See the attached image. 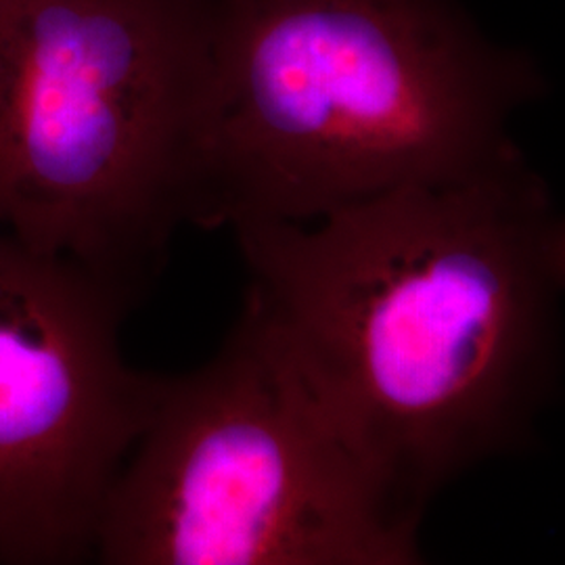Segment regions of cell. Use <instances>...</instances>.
<instances>
[{
	"mask_svg": "<svg viewBox=\"0 0 565 565\" xmlns=\"http://www.w3.org/2000/svg\"><path fill=\"white\" fill-rule=\"evenodd\" d=\"M231 231L243 312L408 515L536 445L564 375L565 221L527 160Z\"/></svg>",
	"mask_w": 565,
	"mask_h": 565,
	"instance_id": "cell-1",
	"label": "cell"
},
{
	"mask_svg": "<svg viewBox=\"0 0 565 565\" xmlns=\"http://www.w3.org/2000/svg\"><path fill=\"white\" fill-rule=\"evenodd\" d=\"M541 61L463 0H216L207 228L312 223L524 162Z\"/></svg>",
	"mask_w": 565,
	"mask_h": 565,
	"instance_id": "cell-2",
	"label": "cell"
},
{
	"mask_svg": "<svg viewBox=\"0 0 565 565\" xmlns=\"http://www.w3.org/2000/svg\"><path fill=\"white\" fill-rule=\"evenodd\" d=\"M216 0H0V231L132 302L207 228Z\"/></svg>",
	"mask_w": 565,
	"mask_h": 565,
	"instance_id": "cell-3",
	"label": "cell"
},
{
	"mask_svg": "<svg viewBox=\"0 0 565 565\" xmlns=\"http://www.w3.org/2000/svg\"><path fill=\"white\" fill-rule=\"evenodd\" d=\"M394 503L242 310L202 366L163 375L109 490L105 565H415Z\"/></svg>",
	"mask_w": 565,
	"mask_h": 565,
	"instance_id": "cell-4",
	"label": "cell"
},
{
	"mask_svg": "<svg viewBox=\"0 0 565 565\" xmlns=\"http://www.w3.org/2000/svg\"><path fill=\"white\" fill-rule=\"evenodd\" d=\"M132 306L0 231V562L93 557L109 490L162 390L163 375L121 354Z\"/></svg>",
	"mask_w": 565,
	"mask_h": 565,
	"instance_id": "cell-5",
	"label": "cell"
}]
</instances>
